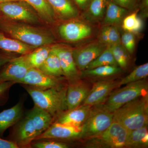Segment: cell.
<instances>
[{"label":"cell","instance_id":"cell-1","mask_svg":"<svg viewBox=\"0 0 148 148\" xmlns=\"http://www.w3.org/2000/svg\"><path fill=\"white\" fill-rule=\"evenodd\" d=\"M0 32L36 47L53 45L55 38L49 29L0 16Z\"/></svg>","mask_w":148,"mask_h":148},{"label":"cell","instance_id":"cell-2","mask_svg":"<svg viewBox=\"0 0 148 148\" xmlns=\"http://www.w3.org/2000/svg\"><path fill=\"white\" fill-rule=\"evenodd\" d=\"M21 84L32 97L35 106L48 112L54 119L59 114L68 110L66 99L68 84L46 89Z\"/></svg>","mask_w":148,"mask_h":148},{"label":"cell","instance_id":"cell-3","mask_svg":"<svg viewBox=\"0 0 148 148\" xmlns=\"http://www.w3.org/2000/svg\"><path fill=\"white\" fill-rule=\"evenodd\" d=\"M113 120L128 130L147 125L148 95L136 98L122 106L114 112Z\"/></svg>","mask_w":148,"mask_h":148},{"label":"cell","instance_id":"cell-4","mask_svg":"<svg viewBox=\"0 0 148 148\" xmlns=\"http://www.w3.org/2000/svg\"><path fill=\"white\" fill-rule=\"evenodd\" d=\"M113 115L114 113L103 103L91 106L89 115L82 126L80 139L88 140L103 133L112 122Z\"/></svg>","mask_w":148,"mask_h":148},{"label":"cell","instance_id":"cell-5","mask_svg":"<svg viewBox=\"0 0 148 148\" xmlns=\"http://www.w3.org/2000/svg\"><path fill=\"white\" fill-rule=\"evenodd\" d=\"M148 84L146 79L130 83L122 88L112 91L103 103L111 112L136 98L148 95Z\"/></svg>","mask_w":148,"mask_h":148},{"label":"cell","instance_id":"cell-6","mask_svg":"<svg viewBox=\"0 0 148 148\" xmlns=\"http://www.w3.org/2000/svg\"><path fill=\"white\" fill-rule=\"evenodd\" d=\"M0 12L4 17L14 21L34 25L43 23L34 9L24 0L0 3Z\"/></svg>","mask_w":148,"mask_h":148},{"label":"cell","instance_id":"cell-7","mask_svg":"<svg viewBox=\"0 0 148 148\" xmlns=\"http://www.w3.org/2000/svg\"><path fill=\"white\" fill-rule=\"evenodd\" d=\"M128 131L119 122L113 120L103 133L88 140L90 147H93L124 148Z\"/></svg>","mask_w":148,"mask_h":148},{"label":"cell","instance_id":"cell-8","mask_svg":"<svg viewBox=\"0 0 148 148\" xmlns=\"http://www.w3.org/2000/svg\"><path fill=\"white\" fill-rule=\"evenodd\" d=\"M91 23L78 18L64 21L59 25L58 32L60 37L69 42H79L88 39L94 34Z\"/></svg>","mask_w":148,"mask_h":148},{"label":"cell","instance_id":"cell-9","mask_svg":"<svg viewBox=\"0 0 148 148\" xmlns=\"http://www.w3.org/2000/svg\"><path fill=\"white\" fill-rule=\"evenodd\" d=\"M51 49L57 55L68 83L80 79L81 72L77 68L73 55V48L64 44H53Z\"/></svg>","mask_w":148,"mask_h":148},{"label":"cell","instance_id":"cell-10","mask_svg":"<svg viewBox=\"0 0 148 148\" xmlns=\"http://www.w3.org/2000/svg\"><path fill=\"white\" fill-rule=\"evenodd\" d=\"M108 47L97 39L73 48L74 61L80 71L85 70L88 65L99 56Z\"/></svg>","mask_w":148,"mask_h":148},{"label":"cell","instance_id":"cell-11","mask_svg":"<svg viewBox=\"0 0 148 148\" xmlns=\"http://www.w3.org/2000/svg\"><path fill=\"white\" fill-rule=\"evenodd\" d=\"M64 77H57L48 75L37 68H31L24 78L18 83L32 86L34 87L46 89L62 87L67 85Z\"/></svg>","mask_w":148,"mask_h":148},{"label":"cell","instance_id":"cell-12","mask_svg":"<svg viewBox=\"0 0 148 148\" xmlns=\"http://www.w3.org/2000/svg\"><path fill=\"white\" fill-rule=\"evenodd\" d=\"M37 136L36 126L29 112L16 123L12 132V141L18 148H30Z\"/></svg>","mask_w":148,"mask_h":148},{"label":"cell","instance_id":"cell-13","mask_svg":"<svg viewBox=\"0 0 148 148\" xmlns=\"http://www.w3.org/2000/svg\"><path fill=\"white\" fill-rule=\"evenodd\" d=\"M0 70V84L6 82L18 83L31 69L25 55L12 58Z\"/></svg>","mask_w":148,"mask_h":148},{"label":"cell","instance_id":"cell-14","mask_svg":"<svg viewBox=\"0 0 148 148\" xmlns=\"http://www.w3.org/2000/svg\"><path fill=\"white\" fill-rule=\"evenodd\" d=\"M119 81L104 79L94 83L89 94L81 105L91 106L103 104L111 92L118 87Z\"/></svg>","mask_w":148,"mask_h":148},{"label":"cell","instance_id":"cell-15","mask_svg":"<svg viewBox=\"0 0 148 148\" xmlns=\"http://www.w3.org/2000/svg\"><path fill=\"white\" fill-rule=\"evenodd\" d=\"M82 126H74L53 122L45 131L35 140L44 139L72 140L80 139Z\"/></svg>","mask_w":148,"mask_h":148},{"label":"cell","instance_id":"cell-16","mask_svg":"<svg viewBox=\"0 0 148 148\" xmlns=\"http://www.w3.org/2000/svg\"><path fill=\"white\" fill-rule=\"evenodd\" d=\"M89 85L80 79L68 83L66 92V105L68 110L75 108L82 104L90 90Z\"/></svg>","mask_w":148,"mask_h":148},{"label":"cell","instance_id":"cell-17","mask_svg":"<svg viewBox=\"0 0 148 148\" xmlns=\"http://www.w3.org/2000/svg\"><path fill=\"white\" fill-rule=\"evenodd\" d=\"M91 107L81 105L75 108L62 112L56 117V122L62 124L82 126L87 118Z\"/></svg>","mask_w":148,"mask_h":148},{"label":"cell","instance_id":"cell-18","mask_svg":"<svg viewBox=\"0 0 148 148\" xmlns=\"http://www.w3.org/2000/svg\"><path fill=\"white\" fill-rule=\"evenodd\" d=\"M57 19L63 21L78 18L80 10L73 0H46Z\"/></svg>","mask_w":148,"mask_h":148},{"label":"cell","instance_id":"cell-19","mask_svg":"<svg viewBox=\"0 0 148 148\" xmlns=\"http://www.w3.org/2000/svg\"><path fill=\"white\" fill-rule=\"evenodd\" d=\"M23 115V106L21 102L0 112V135H3L7 129L16 124L22 118Z\"/></svg>","mask_w":148,"mask_h":148},{"label":"cell","instance_id":"cell-20","mask_svg":"<svg viewBox=\"0 0 148 148\" xmlns=\"http://www.w3.org/2000/svg\"><path fill=\"white\" fill-rule=\"evenodd\" d=\"M36 48L0 32V49L4 51L25 55Z\"/></svg>","mask_w":148,"mask_h":148},{"label":"cell","instance_id":"cell-21","mask_svg":"<svg viewBox=\"0 0 148 148\" xmlns=\"http://www.w3.org/2000/svg\"><path fill=\"white\" fill-rule=\"evenodd\" d=\"M129 12L127 9L117 5L111 0H108L103 23L104 25L117 26L121 23Z\"/></svg>","mask_w":148,"mask_h":148},{"label":"cell","instance_id":"cell-22","mask_svg":"<svg viewBox=\"0 0 148 148\" xmlns=\"http://www.w3.org/2000/svg\"><path fill=\"white\" fill-rule=\"evenodd\" d=\"M34 9L43 23L54 25L58 20L46 0H24Z\"/></svg>","mask_w":148,"mask_h":148},{"label":"cell","instance_id":"cell-23","mask_svg":"<svg viewBox=\"0 0 148 148\" xmlns=\"http://www.w3.org/2000/svg\"><path fill=\"white\" fill-rule=\"evenodd\" d=\"M29 113L36 126L37 137L45 131L54 121L53 117L48 112L35 105Z\"/></svg>","mask_w":148,"mask_h":148},{"label":"cell","instance_id":"cell-24","mask_svg":"<svg viewBox=\"0 0 148 148\" xmlns=\"http://www.w3.org/2000/svg\"><path fill=\"white\" fill-rule=\"evenodd\" d=\"M108 0H91L84 11L85 20L93 24L103 20L106 13Z\"/></svg>","mask_w":148,"mask_h":148},{"label":"cell","instance_id":"cell-25","mask_svg":"<svg viewBox=\"0 0 148 148\" xmlns=\"http://www.w3.org/2000/svg\"><path fill=\"white\" fill-rule=\"evenodd\" d=\"M148 146V125L128 130L125 147L147 148Z\"/></svg>","mask_w":148,"mask_h":148},{"label":"cell","instance_id":"cell-26","mask_svg":"<svg viewBox=\"0 0 148 148\" xmlns=\"http://www.w3.org/2000/svg\"><path fill=\"white\" fill-rule=\"evenodd\" d=\"M122 69L119 66H99L90 69H85L81 72V77L86 78H105L121 73Z\"/></svg>","mask_w":148,"mask_h":148},{"label":"cell","instance_id":"cell-27","mask_svg":"<svg viewBox=\"0 0 148 148\" xmlns=\"http://www.w3.org/2000/svg\"><path fill=\"white\" fill-rule=\"evenodd\" d=\"M51 45L39 47L30 53L25 54L26 59L31 68L39 69L42 65L51 51Z\"/></svg>","mask_w":148,"mask_h":148},{"label":"cell","instance_id":"cell-28","mask_svg":"<svg viewBox=\"0 0 148 148\" xmlns=\"http://www.w3.org/2000/svg\"><path fill=\"white\" fill-rule=\"evenodd\" d=\"M38 69L53 76L64 77L59 58L52 49L45 61Z\"/></svg>","mask_w":148,"mask_h":148},{"label":"cell","instance_id":"cell-29","mask_svg":"<svg viewBox=\"0 0 148 148\" xmlns=\"http://www.w3.org/2000/svg\"><path fill=\"white\" fill-rule=\"evenodd\" d=\"M122 27L125 31L135 34L140 33L143 28V19L138 16L136 11L127 14L122 21Z\"/></svg>","mask_w":148,"mask_h":148},{"label":"cell","instance_id":"cell-30","mask_svg":"<svg viewBox=\"0 0 148 148\" xmlns=\"http://www.w3.org/2000/svg\"><path fill=\"white\" fill-rule=\"evenodd\" d=\"M148 76V63L136 67L126 77L119 81L118 87L146 79Z\"/></svg>","mask_w":148,"mask_h":148},{"label":"cell","instance_id":"cell-31","mask_svg":"<svg viewBox=\"0 0 148 148\" xmlns=\"http://www.w3.org/2000/svg\"><path fill=\"white\" fill-rule=\"evenodd\" d=\"M110 46L114 58L118 66L123 70L127 69L130 61V54L129 52L121 44Z\"/></svg>","mask_w":148,"mask_h":148},{"label":"cell","instance_id":"cell-32","mask_svg":"<svg viewBox=\"0 0 148 148\" xmlns=\"http://www.w3.org/2000/svg\"><path fill=\"white\" fill-rule=\"evenodd\" d=\"M105 66H118L114 58L110 46H108L99 56L90 62L86 69Z\"/></svg>","mask_w":148,"mask_h":148},{"label":"cell","instance_id":"cell-33","mask_svg":"<svg viewBox=\"0 0 148 148\" xmlns=\"http://www.w3.org/2000/svg\"><path fill=\"white\" fill-rule=\"evenodd\" d=\"M121 42L130 54H133L136 45V40L134 33L124 31L121 36Z\"/></svg>","mask_w":148,"mask_h":148},{"label":"cell","instance_id":"cell-34","mask_svg":"<svg viewBox=\"0 0 148 148\" xmlns=\"http://www.w3.org/2000/svg\"><path fill=\"white\" fill-rule=\"evenodd\" d=\"M33 141L31 145L32 148H68L69 146L65 143L47 139L37 140Z\"/></svg>","mask_w":148,"mask_h":148},{"label":"cell","instance_id":"cell-35","mask_svg":"<svg viewBox=\"0 0 148 148\" xmlns=\"http://www.w3.org/2000/svg\"><path fill=\"white\" fill-rule=\"evenodd\" d=\"M110 46L121 44V34L116 26L107 25Z\"/></svg>","mask_w":148,"mask_h":148},{"label":"cell","instance_id":"cell-36","mask_svg":"<svg viewBox=\"0 0 148 148\" xmlns=\"http://www.w3.org/2000/svg\"><path fill=\"white\" fill-rule=\"evenodd\" d=\"M16 84L14 82H6L0 84V106L6 103L8 99L10 89Z\"/></svg>","mask_w":148,"mask_h":148},{"label":"cell","instance_id":"cell-37","mask_svg":"<svg viewBox=\"0 0 148 148\" xmlns=\"http://www.w3.org/2000/svg\"><path fill=\"white\" fill-rule=\"evenodd\" d=\"M117 5L133 12L139 9V3L137 0H111Z\"/></svg>","mask_w":148,"mask_h":148},{"label":"cell","instance_id":"cell-38","mask_svg":"<svg viewBox=\"0 0 148 148\" xmlns=\"http://www.w3.org/2000/svg\"><path fill=\"white\" fill-rule=\"evenodd\" d=\"M98 40L103 44L110 46L108 36V28L107 25L104 26L99 31L98 34Z\"/></svg>","mask_w":148,"mask_h":148},{"label":"cell","instance_id":"cell-39","mask_svg":"<svg viewBox=\"0 0 148 148\" xmlns=\"http://www.w3.org/2000/svg\"><path fill=\"white\" fill-rule=\"evenodd\" d=\"M0 148H18L15 143L12 140H3L0 138Z\"/></svg>","mask_w":148,"mask_h":148},{"label":"cell","instance_id":"cell-40","mask_svg":"<svg viewBox=\"0 0 148 148\" xmlns=\"http://www.w3.org/2000/svg\"><path fill=\"white\" fill-rule=\"evenodd\" d=\"M80 10L84 11L91 0H73Z\"/></svg>","mask_w":148,"mask_h":148},{"label":"cell","instance_id":"cell-41","mask_svg":"<svg viewBox=\"0 0 148 148\" xmlns=\"http://www.w3.org/2000/svg\"><path fill=\"white\" fill-rule=\"evenodd\" d=\"M141 3L139 4V8L142 11L143 16L147 17L148 0H141Z\"/></svg>","mask_w":148,"mask_h":148},{"label":"cell","instance_id":"cell-42","mask_svg":"<svg viewBox=\"0 0 148 148\" xmlns=\"http://www.w3.org/2000/svg\"><path fill=\"white\" fill-rule=\"evenodd\" d=\"M12 58L5 56H0V68L2 67L7 62H8Z\"/></svg>","mask_w":148,"mask_h":148},{"label":"cell","instance_id":"cell-43","mask_svg":"<svg viewBox=\"0 0 148 148\" xmlns=\"http://www.w3.org/2000/svg\"><path fill=\"white\" fill-rule=\"evenodd\" d=\"M23 1V0H0V3L8 2L15 1Z\"/></svg>","mask_w":148,"mask_h":148},{"label":"cell","instance_id":"cell-44","mask_svg":"<svg viewBox=\"0 0 148 148\" xmlns=\"http://www.w3.org/2000/svg\"><path fill=\"white\" fill-rule=\"evenodd\" d=\"M137 1H138V2L139 3H140V2L141 1V0H137Z\"/></svg>","mask_w":148,"mask_h":148},{"label":"cell","instance_id":"cell-45","mask_svg":"<svg viewBox=\"0 0 148 148\" xmlns=\"http://www.w3.org/2000/svg\"><path fill=\"white\" fill-rule=\"evenodd\" d=\"M1 12H0V16H1Z\"/></svg>","mask_w":148,"mask_h":148}]
</instances>
